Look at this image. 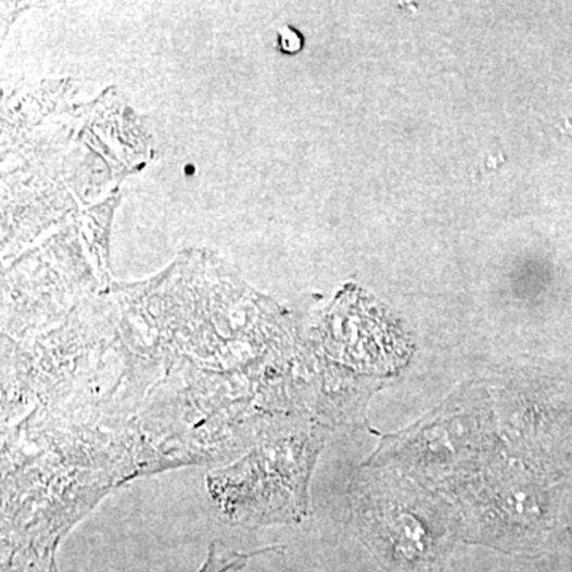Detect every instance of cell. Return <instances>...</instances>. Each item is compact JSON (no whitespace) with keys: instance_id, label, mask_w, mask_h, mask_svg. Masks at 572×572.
Listing matches in <instances>:
<instances>
[{"instance_id":"6da1fadb","label":"cell","mask_w":572,"mask_h":572,"mask_svg":"<svg viewBox=\"0 0 572 572\" xmlns=\"http://www.w3.org/2000/svg\"><path fill=\"white\" fill-rule=\"evenodd\" d=\"M317 452V441L308 436L266 442L208 475V492L232 525L291 522L306 510Z\"/></svg>"},{"instance_id":"7a4b0ae2","label":"cell","mask_w":572,"mask_h":572,"mask_svg":"<svg viewBox=\"0 0 572 572\" xmlns=\"http://www.w3.org/2000/svg\"><path fill=\"white\" fill-rule=\"evenodd\" d=\"M269 550L272 549L255 551V554H241V551L228 550L214 543L208 547L207 560L204 561L199 572H232L242 570L249 563L250 558Z\"/></svg>"}]
</instances>
